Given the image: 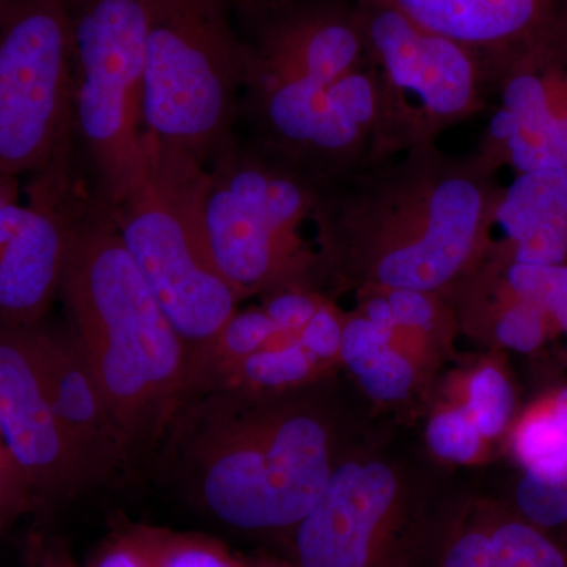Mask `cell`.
Here are the masks:
<instances>
[{
	"label": "cell",
	"mask_w": 567,
	"mask_h": 567,
	"mask_svg": "<svg viewBox=\"0 0 567 567\" xmlns=\"http://www.w3.org/2000/svg\"><path fill=\"white\" fill-rule=\"evenodd\" d=\"M74 133L84 142L100 200L115 207L141 181L145 0H69Z\"/></svg>",
	"instance_id": "ba28073f"
},
{
	"label": "cell",
	"mask_w": 567,
	"mask_h": 567,
	"mask_svg": "<svg viewBox=\"0 0 567 567\" xmlns=\"http://www.w3.org/2000/svg\"><path fill=\"white\" fill-rule=\"evenodd\" d=\"M517 516L548 532L567 525V481L540 480L524 472L516 487Z\"/></svg>",
	"instance_id": "4316f807"
},
{
	"label": "cell",
	"mask_w": 567,
	"mask_h": 567,
	"mask_svg": "<svg viewBox=\"0 0 567 567\" xmlns=\"http://www.w3.org/2000/svg\"><path fill=\"white\" fill-rule=\"evenodd\" d=\"M28 505V496H25L24 488H22L10 458L7 456L2 440H0V509L7 516V514Z\"/></svg>",
	"instance_id": "1f68e13d"
},
{
	"label": "cell",
	"mask_w": 567,
	"mask_h": 567,
	"mask_svg": "<svg viewBox=\"0 0 567 567\" xmlns=\"http://www.w3.org/2000/svg\"><path fill=\"white\" fill-rule=\"evenodd\" d=\"M440 331L417 330L395 322L383 290L358 293V306L344 315L341 363L369 398L399 404L416 390L417 365L412 352L442 344Z\"/></svg>",
	"instance_id": "e0dca14e"
},
{
	"label": "cell",
	"mask_w": 567,
	"mask_h": 567,
	"mask_svg": "<svg viewBox=\"0 0 567 567\" xmlns=\"http://www.w3.org/2000/svg\"><path fill=\"white\" fill-rule=\"evenodd\" d=\"M238 0H145L144 126L204 164L235 144L249 54L233 13Z\"/></svg>",
	"instance_id": "8992f818"
},
{
	"label": "cell",
	"mask_w": 567,
	"mask_h": 567,
	"mask_svg": "<svg viewBox=\"0 0 567 567\" xmlns=\"http://www.w3.org/2000/svg\"><path fill=\"white\" fill-rule=\"evenodd\" d=\"M245 567H295L292 561L271 557V555H254L244 557Z\"/></svg>",
	"instance_id": "836d02e7"
},
{
	"label": "cell",
	"mask_w": 567,
	"mask_h": 567,
	"mask_svg": "<svg viewBox=\"0 0 567 567\" xmlns=\"http://www.w3.org/2000/svg\"><path fill=\"white\" fill-rule=\"evenodd\" d=\"M494 567H567V554L516 513L487 511Z\"/></svg>",
	"instance_id": "7402d4cb"
},
{
	"label": "cell",
	"mask_w": 567,
	"mask_h": 567,
	"mask_svg": "<svg viewBox=\"0 0 567 567\" xmlns=\"http://www.w3.org/2000/svg\"><path fill=\"white\" fill-rule=\"evenodd\" d=\"M203 221L213 259L241 300L323 287L319 249L303 235L316 182L270 153L235 142L213 159Z\"/></svg>",
	"instance_id": "52a82bcc"
},
{
	"label": "cell",
	"mask_w": 567,
	"mask_h": 567,
	"mask_svg": "<svg viewBox=\"0 0 567 567\" xmlns=\"http://www.w3.org/2000/svg\"><path fill=\"white\" fill-rule=\"evenodd\" d=\"M514 456L525 473L567 481V386L537 399L514 424Z\"/></svg>",
	"instance_id": "d6986e66"
},
{
	"label": "cell",
	"mask_w": 567,
	"mask_h": 567,
	"mask_svg": "<svg viewBox=\"0 0 567 567\" xmlns=\"http://www.w3.org/2000/svg\"><path fill=\"white\" fill-rule=\"evenodd\" d=\"M464 405L486 442L502 435L516 406V394L505 371L496 364L476 369L470 377Z\"/></svg>",
	"instance_id": "cb8c5ba5"
},
{
	"label": "cell",
	"mask_w": 567,
	"mask_h": 567,
	"mask_svg": "<svg viewBox=\"0 0 567 567\" xmlns=\"http://www.w3.org/2000/svg\"><path fill=\"white\" fill-rule=\"evenodd\" d=\"M22 567H84L58 537L33 533L29 536Z\"/></svg>",
	"instance_id": "4dcf8cb0"
},
{
	"label": "cell",
	"mask_w": 567,
	"mask_h": 567,
	"mask_svg": "<svg viewBox=\"0 0 567 567\" xmlns=\"http://www.w3.org/2000/svg\"><path fill=\"white\" fill-rule=\"evenodd\" d=\"M404 14L424 31L473 52L491 76L511 59L561 31L551 0H352Z\"/></svg>",
	"instance_id": "2e32d148"
},
{
	"label": "cell",
	"mask_w": 567,
	"mask_h": 567,
	"mask_svg": "<svg viewBox=\"0 0 567 567\" xmlns=\"http://www.w3.org/2000/svg\"><path fill=\"white\" fill-rule=\"evenodd\" d=\"M59 295L134 466L182 402L189 353L100 203L74 221Z\"/></svg>",
	"instance_id": "3957f363"
},
{
	"label": "cell",
	"mask_w": 567,
	"mask_h": 567,
	"mask_svg": "<svg viewBox=\"0 0 567 567\" xmlns=\"http://www.w3.org/2000/svg\"><path fill=\"white\" fill-rule=\"evenodd\" d=\"M306 391L183 399L153 451L159 481L223 527L289 537L336 466L330 423Z\"/></svg>",
	"instance_id": "7a4b0ae2"
},
{
	"label": "cell",
	"mask_w": 567,
	"mask_h": 567,
	"mask_svg": "<svg viewBox=\"0 0 567 567\" xmlns=\"http://www.w3.org/2000/svg\"><path fill=\"white\" fill-rule=\"evenodd\" d=\"M145 134L141 181L107 212L192 353L221 330L244 300L213 259L205 234L207 164Z\"/></svg>",
	"instance_id": "5b68a950"
},
{
	"label": "cell",
	"mask_w": 567,
	"mask_h": 567,
	"mask_svg": "<svg viewBox=\"0 0 567 567\" xmlns=\"http://www.w3.org/2000/svg\"><path fill=\"white\" fill-rule=\"evenodd\" d=\"M425 435L432 453L454 464H472L486 445L464 404L435 413L429 421Z\"/></svg>",
	"instance_id": "484cf974"
},
{
	"label": "cell",
	"mask_w": 567,
	"mask_h": 567,
	"mask_svg": "<svg viewBox=\"0 0 567 567\" xmlns=\"http://www.w3.org/2000/svg\"><path fill=\"white\" fill-rule=\"evenodd\" d=\"M6 516V514L2 513V509H0V517Z\"/></svg>",
	"instance_id": "d590c367"
},
{
	"label": "cell",
	"mask_w": 567,
	"mask_h": 567,
	"mask_svg": "<svg viewBox=\"0 0 567 567\" xmlns=\"http://www.w3.org/2000/svg\"><path fill=\"white\" fill-rule=\"evenodd\" d=\"M342 323H344V312L328 295L317 309L315 317L298 334V341L305 347L306 352L311 354L327 372L330 371L331 365L341 361Z\"/></svg>",
	"instance_id": "83f0119b"
},
{
	"label": "cell",
	"mask_w": 567,
	"mask_h": 567,
	"mask_svg": "<svg viewBox=\"0 0 567 567\" xmlns=\"http://www.w3.org/2000/svg\"><path fill=\"white\" fill-rule=\"evenodd\" d=\"M323 375L327 371L306 352L297 336L282 333L271 344L235 365L215 390L281 395L311 388Z\"/></svg>",
	"instance_id": "ffe728a7"
},
{
	"label": "cell",
	"mask_w": 567,
	"mask_h": 567,
	"mask_svg": "<svg viewBox=\"0 0 567 567\" xmlns=\"http://www.w3.org/2000/svg\"><path fill=\"white\" fill-rule=\"evenodd\" d=\"M20 199V177L0 174V210Z\"/></svg>",
	"instance_id": "d6a6232c"
},
{
	"label": "cell",
	"mask_w": 567,
	"mask_h": 567,
	"mask_svg": "<svg viewBox=\"0 0 567 567\" xmlns=\"http://www.w3.org/2000/svg\"><path fill=\"white\" fill-rule=\"evenodd\" d=\"M69 0H10L0 21V174L70 159Z\"/></svg>",
	"instance_id": "9c48e42d"
},
{
	"label": "cell",
	"mask_w": 567,
	"mask_h": 567,
	"mask_svg": "<svg viewBox=\"0 0 567 567\" xmlns=\"http://www.w3.org/2000/svg\"><path fill=\"white\" fill-rule=\"evenodd\" d=\"M0 440L29 505H55L87 491L52 409L29 327L0 323Z\"/></svg>",
	"instance_id": "4fadbf2b"
},
{
	"label": "cell",
	"mask_w": 567,
	"mask_h": 567,
	"mask_svg": "<svg viewBox=\"0 0 567 567\" xmlns=\"http://www.w3.org/2000/svg\"><path fill=\"white\" fill-rule=\"evenodd\" d=\"M499 188L476 153L436 144L316 183L323 287L447 297L486 256Z\"/></svg>",
	"instance_id": "6da1fadb"
},
{
	"label": "cell",
	"mask_w": 567,
	"mask_h": 567,
	"mask_svg": "<svg viewBox=\"0 0 567 567\" xmlns=\"http://www.w3.org/2000/svg\"><path fill=\"white\" fill-rule=\"evenodd\" d=\"M476 270L506 292L539 306L555 331L567 336V265L516 264L484 256Z\"/></svg>",
	"instance_id": "44dd1931"
},
{
	"label": "cell",
	"mask_w": 567,
	"mask_h": 567,
	"mask_svg": "<svg viewBox=\"0 0 567 567\" xmlns=\"http://www.w3.org/2000/svg\"><path fill=\"white\" fill-rule=\"evenodd\" d=\"M434 567H494L487 511L458 517L432 539Z\"/></svg>",
	"instance_id": "d4e9b609"
},
{
	"label": "cell",
	"mask_w": 567,
	"mask_h": 567,
	"mask_svg": "<svg viewBox=\"0 0 567 567\" xmlns=\"http://www.w3.org/2000/svg\"><path fill=\"white\" fill-rule=\"evenodd\" d=\"M385 91L393 153L436 144L447 130L491 107L483 62L390 7L354 2Z\"/></svg>",
	"instance_id": "30bf717a"
},
{
	"label": "cell",
	"mask_w": 567,
	"mask_h": 567,
	"mask_svg": "<svg viewBox=\"0 0 567 567\" xmlns=\"http://www.w3.org/2000/svg\"><path fill=\"white\" fill-rule=\"evenodd\" d=\"M289 539L295 567H417L429 543L398 475L380 461L336 464Z\"/></svg>",
	"instance_id": "8fae6325"
},
{
	"label": "cell",
	"mask_w": 567,
	"mask_h": 567,
	"mask_svg": "<svg viewBox=\"0 0 567 567\" xmlns=\"http://www.w3.org/2000/svg\"><path fill=\"white\" fill-rule=\"evenodd\" d=\"M29 336L52 409L87 486L111 483L128 472L133 465L125 442L69 324L54 327L43 320L29 327Z\"/></svg>",
	"instance_id": "9a60e30c"
},
{
	"label": "cell",
	"mask_w": 567,
	"mask_h": 567,
	"mask_svg": "<svg viewBox=\"0 0 567 567\" xmlns=\"http://www.w3.org/2000/svg\"><path fill=\"white\" fill-rule=\"evenodd\" d=\"M78 200L70 159L33 174L24 221L0 252V323L25 328L47 320L84 205Z\"/></svg>",
	"instance_id": "5bb4252c"
},
{
	"label": "cell",
	"mask_w": 567,
	"mask_h": 567,
	"mask_svg": "<svg viewBox=\"0 0 567 567\" xmlns=\"http://www.w3.org/2000/svg\"><path fill=\"white\" fill-rule=\"evenodd\" d=\"M486 256L506 262L567 265V167L518 174L499 188Z\"/></svg>",
	"instance_id": "ac0fdd59"
},
{
	"label": "cell",
	"mask_w": 567,
	"mask_h": 567,
	"mask_svg": "<svg viewBox=\"0 0 567 567\" xmlns=\"http://www.w3.org/2000/svg\"><path fill=\"white\" fill-rule=\"evenodd\" d=\"M494 110L476 155L498 173L567 167V32L559 31L492 74Z\"/></svg>",
	"instance_id": "7c38bea8"
},
{
	"label": "cell",
	"mask_w": 567,
	"mask_h": 567,
	"mask_svg": "<svg viewBox=\"0 0 567 567\" xmlns=\"http://www.w3.org/2000/svg\"><path fill=\"white\" fill-rule=\"evenodd\" d=\"M10 0H0V21H2L3 13H6L7 6H9Z\"/></svg>",
	"instance_id": "e575fe53"
},
{
	"label": "cell",
	"mask_w": 567,
	"mask_h": 567,
	"mask_svg": "<svg viewBox=\"0 0 567 567\" xmlns=\"http://www.w3.org/2000/svg\"><path fill=\"white\" fill-rule=\"evenodd\" d=\"M134 529L152 567H245L244 557L215 537L144 525Z\"/></svg>",
	"instance_id": "603a6c76"
},
{
	"label": "cell",
	"mask_w": 567,
	"mask_h": 567,
	"mask_svg": "<svg viewBox=\"0 0 567 567\" xmlns=\"http://www.w3.org/2000/svg\"><path fill=\"white\" fill-rule=\"evenodd\" d=\"M327 297L317 289H284L264 295L260 306L279 331L298 338Z\"/></svg>",
	"instance_id": "f1b7e54d"
},
{
	"label": "cell",
	"mask_w": 567,
	"mask_h": 567,
	"mask_svg": "<svg viewBox=\"0 0 567 567\" xmlns=\"http://www.w3.org/2000/svg\"><path fill=\"white\" fill-rule=\"evenodd\" d=\"M246 47L248 107L275 140L338 147L382 126V74L352 0L274 6Z\"/></svg>",
	"instance_id": "277c9868"
},
{
	"label": "cell",
	"mask_w": 567,
	"mask_h": 567,
	"mask_svg": "<svg viewBox=\"0 0 567 567\" xmlns=\"http://www.w3.org/2000/svg\"><path fill=\"white\" fill-rule=\"evenodd\" d=\"M84 567H152L134 527L115 533L93 551Z\"/></svg>",
	"instance_id": "f546056e"
}]
</instances>
